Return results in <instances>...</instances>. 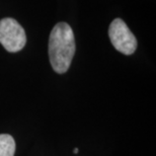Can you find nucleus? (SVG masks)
I'll return each mask as SVG.
<instances>
[{"mask_svg": "<svg viewBox=\"0 0 156 156\" xmlns=\"http://www.w3.org/2000/svg\"><path fill=\"white\" fill-rule=\"evenodd\" d=\"M75 49V38L71 27L66 23L56 24L49 38V57L55 72L59 74L67 72Z\"/></svg>", "mask_w": 156, "mask_h": 156, "instance_id": "nucleus-1", "label": "nucleus"}, {"mask_svg": "<svg viewBox=\"0 0 156 156\" xmlns=\"http://www.w3.org/2000/svg\"><path fill=\"white\" fill-rule=\"evenodd\" d=\"M0 43L10 53L20 51L26 46L24 30L13 18L6 17L0 20Z\"/></svg>", "mask_w": 156, "mask_h": 156, "instance_id": "nucleus-2", "label": "nucleus"}, {"mask_svg": "<svg viewBox=\"0 0 156 156\" xmlns=\"http://www.w3.org/2000/svg\"><path fill=\"white\" fill-rule=\"evenodd\" d=\"M108 36L115 49L125 55H132L136 51L137 40L131 32L125 21L121 18H116L112 21Z\"/></svg>", "mask_w": 156, "mask_h": 156, "instance_id": "nucleus-3", "label": "nucleus"}, {"mask_svg": "<svg viewBox=\"0 0 156 156\" xmlns=\"http://www.w3.org/2000/svg\"><path fill=\"white\" fill-rule=\"evenodd\" d=\"M15 142L8 134H0V156H14Z\"/></svg>", "mask_w": 156, "mask_h": 156, "instance_id": "nucleus-4", "label": "nucleus"}, {"mask_svg": "<svg viewBox=\"0 0 156 156\" xmlns=\"http://www.w3.org/2000/svg\"><path fill=\"white\" fill-rule=\"evenodd\" d=\"M74 153H78V149L77 148L74 149Z\"/></svg>", "mask_w": 156, "mask_h": 156, "instance_id": "nucleus-5", "label": "nucleus"}]
</instances>
